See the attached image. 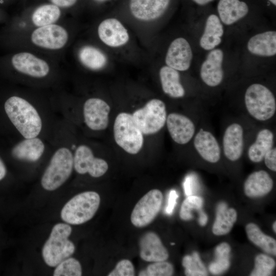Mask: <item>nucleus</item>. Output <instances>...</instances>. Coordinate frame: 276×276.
Listing matches in <instances>:
<instances>
[{"mask_svg": "<svg viewBox=\"0 0 276 276\" xmlns=\"http://www.w3.org/2000/svg\"><path fill=\"white\" fill-rule=\"evenodd\" d=\"M9 119L25 139L37 137L42 129L41 119L36 108L25 99L12 96L5 102Z\"/></svg>", "mask_w": 276, "mask_h": 276, "instance_id": "f257e3e1", "label": "nucleus"}, {"mask_svg": "<svg viewBox=\"0 0 276 276\" xmlns=\"http://www.w3.org/2000/svg\"><path fill=\"white\" fill-rule=\"evenodd\" d=\"M72 232V227L65 222L57 223L53 227L42 249V258L48 266L56 267L74 253L75 246L68 239Z\"/></svg>", "mask_w": 276, "mask_h": 276, "instance_id": "f03ea898", "label": "nucleus"}, {"mask_svg": "<svg viewBox=\"0 0 276 276\" xmlns=\"http://www.w3.org/2000/svg\"><path fill=\"white\" fill-rule=\"evenodd\" d=\"M101 202L99 194L95 191H86L78 194L63 206L61 219L71 225L83 224L90 219L97 212Z\"/></svg>", "mask_w": 276, "mask_h": 276, "instance_id": "7ed1b4c3", "label": "nucleus"}, {"mask_svg": "<svg viewBox=\"0 0 276 276\" xmlns=\"http://www.w3.org/2000/svg\"><path fill=\"white\" fill-rule=\"evenodd\" d=\"M73 168L71 151L65 147L58 149L52 156L42 176V187L49 191L57 189L70 177Z\"/></svg>", "mask_w": 276, "mask_h": 276, "instance_id": "20e7f679", "label": "nucleus"}, {"mask_svg": "<svg viewBox=\"0 0 276 276\" xmlns=\"http://www.w3.org/2000/svg\"><path fill=\"white\" fill-rule=\"evenodd\" d=\"M143 133L136 124L132 115L121 112L113 125V135L117 144L131 154L138 153L143 147Z\"/></svg>", "mask_w": 276, "mask_h": 276, "instance_id": "39448f33", "label": "nucleus"}, {"mask_svg": "<svg viewBox=\"0 0 276 276\" xmlns=\"http://www.w3.org/2000/svg\"><path fill=\"white\" fill-rule=\"evenodd\" d=\"M244 99L248 112L259 121H266L275 113V98L263 85L255 83L250 85L246 90Z\"/></svg>", "mask_w": 276, "mask_h": 276, "instance_id": "423d86ee", "label": "nucleus"}, {"mask_svg": "<svg viewBox=\"0 0 276 276\" xmlns=\"http://www.w3.org/2000/svg\"><path fill=\"white\" fill-rule=\"evenodd\" d=\"M132 115L143 134H153L158 132L166 122V105L161 100L152 99Z\"/></svg>", "mask_w": 276, "mask_h": 276, "instance_id": "0eeeda50", "label": "nucleus"}, {"mask_svg": "<svg viewBox=\"0 0 276 276\" xmlns=\"http://www.w3.org/2000/svg\"><path fill=\"white\" fill-rule=\"evenodd\" d=\"M163 196L158 189H152L136 203L130 216L132 224L143 227L150 224L158 214L162 205Z\"/></svg>", "mask_w": 276, "mask_h": 276, "instance_id": "6e6552de", "label": "nucleus"}, {"mask_svg": "<svg viewBox=\"0 0 276 276\" xmlns=\"http://www.w3.org/2000/svg\"><path fill=\"white\" fill-rule=\"evenodd\" d=\"M73 162L74 168L78 173H88L95 178L103 176L108 169L107 163L103 159L95 157L91 149L84 145L77 148Z\"/></svg>", "mask_w": 276, "mask_h": 276, "instance_id": "1a4fd4ad", "label": "nucleus"}, {"mask_svg": "<svg viewBox=\"0 0 276 276\" xmlns=\"http://www.w3.org/2000/svg\"><path fill=\"white\" fill-rule=\"evenodd\" d=\"M109 105L103 100L91 98L87 99L83 105V117L87 126L93 130H103L109 123Z\"/></svg>", "mask_w": 276, "mask_h": 276, "instance_id": "9d476101", "label": "nucleus"}, {"mask_svg": "<svg viewBox=\"0 0 276 276\" xmlns=\"http://www.w3.org/2000/svg\"><path fill=\"white\" fill-rule=\"evenodd\" d=\"M68 40V34L61 26L51 24L40 27L31 35V40L35 45L48 49L62 48Z\"/></svg>", "mask_w": 276, "mask_h": 276, "instance_id": "9b49d317", "label": "nucleus"}, {"mask_svg": "<svg viewBox=\"0 0 276 276\" xmlns=\"http://www.w3.org/2000/svg\"><path fill=\"white\" fill-rule=\"evenodd\" d=\"M98 34L104 44L112 48L123 46L129 40L127 30L121 21L114 18L103 20L98 26Z\"/></svg>", "mask_w": 276, "mask_h": 276, "instance_id": "f8f14e48", "label": "nucleus"}, {"mask_svg": "<svg viewBox=\"0 0 276 276\" xmlns=\"http://www.w3.org/2000/svg\"><path fill=\"white\" fill-rule=\"evenodd\" d=\"M193 58L191 46L182 37L174 39L168 49L165 62L167 66L178 71H185L190 66Z\"/></svg>", "mask_w": 276, "mask_h": 276, "instance_id": "ddd939ff", "label": "nucleus"}, {"mask_svg": "<svg viewBox=\"0 0 276 276\" xmlns=\"http://www.w3.org/2000/svg\"><path fill=\"white\" fill-rule=\"evenodd\" d=\"M170 0H130L129 9L132 16L143 21L160 17L167 9Z\"/></svg>", "mask_w": 276, "mask_h": 276, "instance_id": "4468645a", "label": "nucleus"}, {"mask_svg": "<svg viewBox=\"0 0 276 276\" xmlns=\"http://www.w3.org/2000/svg\"><path fill=\"white\" fill-rule=\"evenodd\" d=\"M139 246L140 257L145 261H166L169 257L167 248L154 232H148L144 234L140 238Z\"/></svg>", "mask_w": 276, "mask_h": 276, "instance_id": "2eb2a0df", "label": "nucleus"}, {"mask_svg": "<svg viewBox=\"0 0 276 276\" xmlns=\"http://www.w3.org/2000/svg\"><path fill=\"white\" fill-rule=\"evenodd\" d=\"M12 63L18 72L36 78L46 76L50 71L47 62L28 52L14 55L12 58Z\"/></svg>", "mask_w": 276, "mask_h": 276, "instance_id": "dca6fc26", "label": "nucleus"}, {"mask_svg": "<svg viewBox=\"0 0 276 276\" xmlns=\"http://www.w3.org/2000/svg\"><path fill=\"white\" fill-rule=\"evenodd\" d=\"M167 126L172 140L177 144L188 143L195 131L193 122L187 117L177 113H170L166 119Z\"/></svg>", "mask_w": 276, "mask_h": 276, "instance_id": "f3484780", "label": "nucleus"}, {"mask_svg": "<svg viewBox=\"0 0 276 276\" xmlns=\"http://www.w3.org/2000/svg\"><path fill=\"white\" fill-rule=\"evenodd\" d=\"M223 59L222 51L219 49H214L210 52L202 64L200 77L208 86H216L221 82L223 77L222 68Z\"/></svg>", "mask_w": 276, "mask_h": 276, "instance_id": "a211bd4d", "label": "nucleus"}, {"mask_svg": "<svg viewBox=\"0 0 276 276\" xmlns=\"http://www.w3.org/2000/svg\"><path fill=\"white\" fill-rule=\"evenodd\" d=\"M225 156L231 161L239 159L243 149V131L242 126L233 123L226 129L223 137Z\"/></svg>", "mask_w": 276, "mask_h": 276, "instance_id": "6ab92c4d", "label": "nucleus"}, {"mask_svg": "<svg viewBox=\"0 0 276 276\" xmlns=\"http://www.w3.org/2000/svg\"><path fill=\"white\" fill-rule=\"evenodd\" d=\"M194 147L206 161L215 163L220 158V148L215 136L209 131L200 129L194 140Z\"/></svg>", "mask_w": 276, "mask_h": 276, "instance_id": "aec40b11", "label": "nucleus"}, {"mask_svg": "<svg viewBox=\"0 0 276 276\" xmlns=\"http://www.w3.org/2000/svg\"><path fill=\"white\" fill-rule=\"evenodd\" d=\"M273 181L269 174L264 170L256 171L250 174L244 185L245 195L250 198H257L266 195L272 190Z\"/></svg>", "mask_w": 276, "mask_h": 276, "instance_id": "412c9836", "label": "nucleus"}, {"mask_svg": "<svg viewBox=\"0 0 276 276\" xmlns=\"http://www.w3.org/2000/svg\"><path fill=\"white\" fill-rule=\"evenodd\" d=\"M44 145L36 137L25 139L17 143L12 149V155L16 159L29 162L37 161L42 155Z\"/></svg>", "mask_w": 276, "mask_h": 276, "instance_id": "4be33fe9", "label": "nucleus"}, {"mask_svg": "<svg viewBox=\"0 0 276 276\" xmlns=\"http://www.w3.org/2000/svg\"><path fill=\"white\" fill-rule=\"evenodd\" d=\"M249 52L261 56H272L276 54V32L268 31L251 37L247 43Z\"/></svg>", "mask_w": 276, "mask_h": 276, "instance_id": "5701e85b", "label": "nucleus"}, {"mask_svg": "<svg viewBox=\"0 0 276 276\" xmlns=\"http://www.w3.org/2000/svg\"><path fill=\"white\" fill-rule=\"evenodd\" d=\"M221 20L225 25H232L244 17L248 7L239 0H220L217 6Z\"/></svg>", "mask_w": 276, "mask_h": 276, "instance_id": "b1692460", "label": "nucleus"}, {"mask_svg": "<svg viewBox=\"0 0 276 276\" xmlns=\"http://www.w3.org/2000/svg\"><path fill=\"white\" fill-rule=\"evenodd\" d=\"M159 75L163 90L166 94L174 98L185 96V90L180 83L178 71L164 65L160 68Z\"/></svg>", "mask_w": 276, "mask_h": 276, "instance_id": "393cba45", "label": "nucleus"}, {"mask_svg": "<svg viewBox=\"0 0 276 276\" xmlns=\"http://www.w3.org/2000/svg\"><path fill=\"white\" fill-rule=\"evenodd\" d=\"M224 33L220 19L215 14L210 15L206 21L204 33L200 39V45L205 50H211L221 42Z\"/></svg>", "mask_w": 276, "mask_h": 276, "instance_id": "a878e982", "label": "nucleus"}, {"mask_svg": "<svg viewBox=\"0 0 276 276\" xmlns=\"http://www.w3.org/2000/svg\"><path fill=\"white\" fill-rule=\"evenodd\" d=\"M237 219V211L233 208H227L224 202L220 203L217 209L216 217L212 227V232L216 236L228 233Z\"/></svg>", "mask_w": 276, "mask_h": 276, "instance_id": "bb28decb", "label": "nucleus"}, {"mask_svg": "<svg viewBox=\"0 0 276 276\" xmlns=\"http://www.w3.org/2000/svg\"><path fill=\"white\" fill-rule=\"evenodd\" d=\"M273 134L269 129H264L258 133L255 142L249 147L248 156L254 163L261 162L265 154L272 148Z\"/></svg>", "mask_w": 276, "mask_h": 276, "instance_id": "cd10ccee", "label": "nucleus"}, {"mask_svg": "<svg viewBox=\"0 0 276 276\" xmlns=\"http://www.w3.org/2000/svg\"><path fill=\"white\" fill-rule=\"evenodd\" d=\"M245 231L249 240L261 248L264 252L276 255V241L272 237L264 234L258 226L254 223H248Z\"/></svg>", "mask_w": 276, "mask_h": 276, "instance_id": "c85d7f7f", "label": "nucleus"}, {"mask_svg": "<svg viewBox=\"0 0 276 276\" xmlns=\"http://www.w3.org/2000/svg\"><path fill=\"white\" fill-rule=\"evenodd\" d=\"M79 58L85 66L93 70L103 68L107 62L106 56L102 51L89 45L84 46L80 49Z\"/></svg>", "mask_w": 276, "mask_h": 276, "instance_id": "c756f323", "label": "nucleus"}, {"mask_svg": "<svg viewBox=\"0 0 276 276\" xmlns=\"http://www.w3.org/2000/svg\"><path fill=\"white\" fill-rule=\"evenodd\" d=\"M59 7L54 4H46L37 8L34 12L32 20L38 27H42L56 22L60 16Z\"/></svg>", "mask_w": 276, "mask_h": 276, "instance_id": "7c9ffc66", "label": "nucleus"}, {"mask_svg": "<svg viewBox=\"0 0 276 276\" xmlns=\"http://www.w3.org/2000/svg\"><path fill=\"white\" fill-rule=\"evenodd\" d=\"M231 249L229 245L226 242H222L216 247L215 260L209 266V271L212 274H220L229 268Z\"/></svg>", "mask_w": 276, "mask_h": 276, "instance_id": "2f4dec72", "label": "nucleus"}, {"mask_svg": "<svg viewBox=\"0 0 276 276\" xmlns=\"http://www.w3.org/2000/svg\"><path fill=\"white\" fill-rule=\"evenodd\" d=\"M185 273L187 276H205L207 270L200 260L198 254L195 251L191 256H185L182 260Z\"/></svg>", "mask_w": 276, "mask_h": 276, "instance_id": "473e14b6", "label": "nucleus"}, {"mask_svg": "<svg viewBox=\"0 0 276 276\" xmlns=\"http://www.w3.org/2000/svg\"><path fill=\"white\" fill-rule=\"evenodd\" d=\"M82 270L81 264L77 259L68 257L59 263L53 272L54 276H80Z\"/></svg>", "mask_w": 276, "mask_h": 276, "instance_id": "72a5a7b5", "label": "nucleus"}, {"mask_svg": "<svg viewBox=\"0 0 276 276\" xmlns=\"http://www.w3.org/2000/svg\"><path fill=\"white\" fill-rule=\"evenodd\" d=\"M275 267V262L272 258L265 254H259L255 258V267L250 275H270Z\"/></svg>", "mask_w": 276, "mask_h": 276, "instance_id": "f704fd0d", "label": "nucleus"}, {"mask_svg": "<svg viewBox=\"0 0 276 276\" xmlns=\"http://www.w3.org/2000/svg\"><path fill=\"white\" fill-rule=\"evenodd\" d=\"M174 273L172 264L166 261L154 262L141 271L140 276H171Z\"/></svg>", "mask_w": 276, "mask_h": 276, "instance_id": "c9c22d12", "label": "nucleus"}, {"mask_svg": "<svg viewBox=\"0 0 276 276\" xmlns=\"http://www.w3.org/2000/svg\"><path fill=\"white\" fill-rule=\"evenodd\" d=\"M203 205V200L199 196L190 195L183 201L180 212V218L185 221H188L193 218L192 212L194 210L200 211Z\"/></svg>", "mask_w": 276, "mask_h": 276, "instance_id": "e433bc0d", "label": "nucleus"}, {"mask_svg": "<svg viewBox=\"0 0 276 276\" xmlns=\"http://www.w3.org/2000/svg\"><path fill=\"white\" fill-rule=\"evenodd\" d=\"M134 275V266L132 263L127 259L120 261L114 268L108 274V276H133Z\"/></svg>", "mask_w": 276, "mask_h": 276, "instance_id": "4c0bfd02", "label": "nucleus"}, {"mask_svg": "<svg viewBox=\"0 0 276 276\" xmlns=\"http://www.w3.org/2000/svg\"><path fill=\"white\" fill-rule=\"evenodd\" d=\"M263 159L267 167L273 171H276V148H272L265 155Z\"/></svg>", "mask_w": 276, "mask_h": 276, "instance_id": "58836bf2", "label": "nucleus"}, {"mask_svg": "<svg viewBox=\"0 0 276 276\" xmlns=\"http://www.w3.org/2000/svg\"><path fill=\"white\" fill-rule=\"evenodd\" d=\"M196 181L192 176H189L186 178L183 183V188L186 196L192 195L196 190Z\"/></svg>", "mask_w": 276, "mask_h": 276, "instance_id": "ea45409f", "label": "nucleus"}, {"mask_svg": "<svg viewBox=\"0 0 276 276\" xmlns=\"http://www.w3.org/2000/svg\"><path fill=\"white\" fill-rule=\"evenodd\" d=\"M178 197V195L175 190H171L170 191L168 197V205L166 208L167 214L170 215L173 213Z\"/></svg>", "mask_w": 276, "mask_h": 276, "instance_id": "a19ab883", "label": "nucleus"}, {"mask_svg": "<svg viewBox=\"0 0 276 276\" xmlns=\"http://www.w3.org/2000/svg\"><path fill=\"white\" fill-rule=\"evenodd\" d=\"M77 0H51L53 4L60 7H69L74 5Z\"/></svg>", "mask_w": 276, "mask_h": 276, "instance_id": "79ce46f5", "label": "nucleus"}, {"mask_svg": "<svg viewBox=\"0 0 276 276\" xmlns=\"http://www.w3.org/2000/svg\"><path fill=\"white\" fill-rule=\"evenodd\" d=\"M199 212V216L198 218L199 223L201 226H204L208 222V216L201 210H200Z\"/></svg>", "mask_w": 276, "mask_h": 276, "instance_id": "37998d69", "label": "nucleus"}, {"mask_svg": "<svg viewBox=\"0 0 276 276\" xmlns=\"http://www.w3.org/2000/svg\"><path fill=\"white\" fill-rule=\"evenodd\" d=\"M7 173L6 167L0 158V180H2L6 176Z\"/></svg>", "mask_w": 276, "mask_h": 276, "instance_id": "c03bdc74", "label": "nucleus"}, {"mask_svg": "<svg viewBox=\"0 0 276 276\" xmlns=\"http://www.w3.org/2000/svg\"><path fill=\"white\" fill-rule=\"evenodd\" d=\"M193 1L199 5H203L213 1V0H193Z\"/></svg>", "mask_w": 276, "mask_h": 276, "instance_id": "a18cd8bd", "label": "nucleus"}, {"mask_svg": "<svg viewBox=\"0 0 276 276\" xmlns=\"http://www.w3.org/2000/svg\"><path fill=\"white\" fill-rule=\"evenodd\" d=\"M272 228L274 232V233L276 232V222L274 221L272 225Z\"/></svg>", "mask_w": 276, "mask_h": 276, "instance_id": "49530a36", "label": "nucleus"}, {"mask_svg": "<svg viewBox=\"0 0 276 276\" xmlns=\"http://www.w3.org/2000/svg\"><path fill=\"white\" fill-rule=\"evenodd\" d=\"M269 1H270L272 4H273L274 5H276V0H268Z\"/></svg>", "mask_w": 276, "mask_h": 276, "instance_id": "de8ad7c7", "label": "nucleus"}, {"mask_svg": "<svg viewBox=\"0 0 276 276\" xmlns=\"http://www.w3.org/2000/svg\"><path fill=\"white\" fill-rule=\"evenodd\" d=\"M95 1L97 2H103L106 1L107 0H95Z\"/></svg>", "mask_w": 276, "mask_h": 276, "instance_id": "09e8293b", "label": "nucleus"}, {"mask_svg": "<svg viewBox=\"0 0 276 276\" xmlns=\"http://www.w3.org/2000/svg\"><path fill=\"white\" fill-rule=\"evenodd\" d=\"M171 245H174L175 243H171Z\"/></svg>", "mask_w": 276, "mask_h": 276, "instance_id": "8fccbe9b", "label": "nucleus"}]
</instances>
